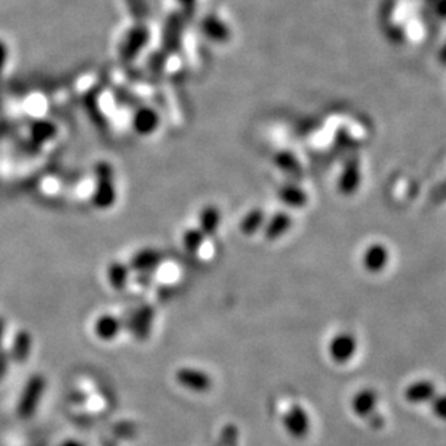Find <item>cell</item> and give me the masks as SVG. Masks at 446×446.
I'll return each instance as SVG.
<instances>
[{"label": "cell", "mask_w": 446, "mask_h": 446, "mask_svg": "<svg viewBox=\"0 0 446 446\" xmlns=\"http://www.w3.org/2000/svg\"><path fill=\"white\" fill-rule=\"evenodd\" d=\"M46 388L45 377L41 374L32 375L25 384L21 399L18 403V415L22 419H29L35 415L38 406L42 400V395Z\"/></svg>", "instance_id": "cell-2"}, {"label": "cell", "mask_w": 446, "mask_h": 446, "mask_svg": "<svg viewBox=\"0 0 446 446\" xmlns=\"http://www.w3.org/2000/svg\"><path fill=\"white\" fill-rule=\"evenodd\" d=\"M274 161H275V165L278 169H282V170L289 171V173H294L295 169L299 167V164H297L295 158L289 153H278L275 155Z\"/></svg>", "instance_id": "cell-20"}, {"label": "cell", "mask_w": 446, "mask_h": 446, "mask_svg": "<svg viewBox=\"0 0 446 446\" xmlns=\"http://www.w3.org/2000/svg\"><path fill=\"white\" fill-rule=\"evenodd\" d=\"M355 350H357L355 339L348 334L335 336L329 346L330 357H332V359L338 362V364H345L346 361H350L354 357Z\"/></svg>", "instance_id": "cell-7"}, {"label": "cell", "mask_w": 446, "mask_h": 446, "mask_svg": "<svg viewBox=\"0 0 446 446\" xmlns=\"http://www.w3.org/2000/svg\"><path fill=\"white\" fill-rule=\"evenodd\" d=\"M291 226V218L287 213H275L274 216L264 225V237L268 241L282 238Z\"/></svg>", "instance_id": "cell-13"}, {"label": "cell", "mask_w": 446, "mask_h": 446, "mask_svg": "<svg viewBox=\"0 0 446 446\" xmlns=\"http://www.w3.org/2000/svg\"><path fill=\"white\" fill-rule=\"evenodd\" d=\"M206 237L203 235L202 230L199 228H189L183 232V237H181V242H183V248L189 254H197L205 243Z\"/></svg>", "instance_id": "cell-18"}, {"label": "cell", "mask_w": 446, "mask_h": 446, "mask_svg": "<svg viewBox=\"0 0 446 446\" xmlns=\"http://www.w3.org/2000/svg\"><path fill=\"white\" fill-rule=\"evenodd\" d=\"M432 411L439 419L446 420V394L435 395L432 399Z\"/></svg>", "instance_id": "cell-22"}, {"label": "cell", "mask_w": 446, "mask_h": 446, "mask_svg": "<svg viewBox=\"0 0 446 446\" xmlns=\"http://www.w3.org/2000/svg\"><path fill=\"white\" fill-rule=\"evenodd\" d=\"M3 334H5V322H3V319H0V342H2Z\"/></svg>", "instance_id": "cell-27"}, {"label": "cell", "mask_w": 446, "mask_h": 446, "mask_svg": "<svg viewBox=\"0 0 446 446\" xmlns=\"http://www.w3.org/2000/svg\"><path fill=\"white\" fill-rule=\"evenodd\" d=\"M175 379L181 387L193 393H206L213 386L212 377L206 371L194 367L178 368L175 371Z\"/></svg>", "instance_id": "cell-4"}, {"label": "cell", "mask_w": 446, "mask_h": 446, "mask_svg": "<svg viewBox=\"0 0 446 446\" xmlns=\"http://www.w3.org/2000/svg\"><path fill=\"white\" fill-rule=\"evenodd\" d=\"M435 395H436L435 384L431 381H426V379L410 384L404 391V399L413 404L432 402Z\"/></svg>", "instance_id": "cell-10"}, {"label": "cell", "mask_w": 446, "mask_h": 446, "mask_svg": "<svg viewBox=\"0 0 446 446\" xmlns=\"http://www.w3.org/2000/svg\"><path fill=\"white\" fill-rule=\"evenodd\" d=\"M132 126H134L138 135L150 137L160 126L158 113L153 109H148V108L139 109L134 114V119H132Z\"/></svg>", "instance_id": "cell-9"}, {"label": "cell", "mask_w": 446, "mask_h": 446, "mask_svg": "<svg viewBox=\"0 0 446 446\" xmlns=\"http://www.w3.org/2000/svg\"><path fill=\"white\" fill-rule=\"evenodd\" d=\"M93 171L96 185L92 196V203L101 210L110 209L118 199L113 165L109 161H98L94 164Z\"/></svg>", "instance_id": "cell-1"}, {"label": "cell", "mask_w": 446, "mask_h": 446, "mask_svg": "<svg viewBox=\"0 0 446 446\" xmlns=\"http://www.w3.org/2000/svg\"><path fill=\"white\" fill-rule=\"evenodd\" d=\"M386 251H383L381 248H372L367 255V262L371 268H378L386 264Z\"/></svg>", "instance_id": "cell-21"}, {"label": "cell", "mask_w": 446, "mask_h": 446, "mask_svg": "<svg viewBox=\"0 0 446 446\" xmlns=\"http://www.w3.org/2000/svg\"><path fill=\"white\" fill-rule=\"evenodd\" d=\"M155 310L153 306L144 305L130 313L126 323V329L134 335L137 341H146L151 335Z\"/></svg>", "instance_id": "cell-3"}, {"label": "cell", "mask_w": 446, "mask_h": 446, "mask_svg": "<svg viewBox=\"0 0 446 446\" xmlns=\"http://www.w3.org/2000/svg\"><path fill=\"white\" fill-rule=\"evenodd\" d=\"M278 197L283 203H286L287 206H291V207H302L307 202L306 193L300 187L293 186V185L280 187Z\"/></svg>", "instance_id": "cell-17"}, {"label": "cell", "mask_w": 446, "mask_h": 446, "mask_svg": "<svg viewBox=\"0 0 446 446\" xmlns=\"http://www.w3.org/2000/svg\"><path fill=\"white\" fill-rule=\"evenodd\" d=\"M130 273L132 271H130L129 266H126V264H123V262L114 261V262L109 264V267L106 270V277H108V282H109L110 287L114 290H123L129 283Z\"/></svg>", "instance_id": "cell-15"}, {"label": "cell", "mask_w": 446, "mask_h": 446, "mask_svg": "<svg viewBox=\"0 0 446 446\" xmlns=\"http://www.w3.org/2000/svg\"><path fill=\"white\" fill-rule=\"evenodd\" d=\"M9 362H10V357L6 351H0V381L5 378L8 368H9Z\"/></svg>", "instance_id": "cell-23"}, {"label": "cell", "mask_w": 446, "mask_h": 446, "mask_svg": "<svg viewBox=\"0 0 446 446\" xmlns=\"http://www.w3.org/2000/svg\"><path fill=\"white\" fill-rule=\"evenodd\" d=\"M283 424L287 434L294 439H305L310 432V418L305 407L293 404L284 415Z\"/></svg>", "instance_id": "cell-5"}, {"label": "cell", "mask_w": 446, "mask_h": 446, "mask_svg": "<svg viewBox=\"0 0 446 446\" xmlns=\"http://www.w3.org/2000/svg\"><path fill=\"white\" fill-rule=\"evenodd\" d=\"M161 262L162 255L158 250H154V248H144V250H139L130 258L128 266L130 271H135L138 274H153V271H155L160 267Z\"/></svg>", "instance_id": "cell-6"}, {"label": "cell", "mask_w": 446, "mask_h": 446, "mask_svg": "<svg viewBox=\"0 0 446 446\" xmlns=\"http://www.w3.org/2000/svg\"><path fill=\"white\" fill-rule=\"evenodd\" d=\"M377 402L378 397L374 390H361L352 400V410L358 418H370L372 413H375Z\"/></svg>", "instance_id": "cell-12"}, {"label": "cell", "mask_w": 446, "mask_h": 446, "mask_svg": "<svg viewBox=\"0 0 446 446\" xmlns=\"http://www.w3.org/2000/svg\"><path fill=\"white\" fill-rule=\"evenodd\" d=\"M266 213H264L262 209L255 207L248 212L245 216L241 219L239 223V230L241 234L245 237H254L258 230L264 229V225H266Z\"/></svg>", "instance_id": "cell-14"}, {"label": "cell", "mask_w": 446, "mask_h": 446, "mask_svg": "<svg viewBox=\"0 0 446 446\" xmlns=\"http://www.w3.org/2000/svg\"><path fill=\"white\" fill-rule=\"evenodd\" d=\"M60 446H85V445H83L81 442H78V440H74V439H70V440H65V442H62Z\"/></svg>", "instance_id": "cell-26"}, {"label": "cell", "mask_w": 446, "mask_h": 446, "mask_svg": "<svg viewBox=\"0 0 446 446\" xmlns=\"http://www.w3.org/2000/svg\"><path fill=\"white\" fill-rule=\"evenodd\" d=\"M222 222V213L218 206L207 205L200 210L199 228L205 237H214Z\"/></svg>", "instance_id": "cell-11"}, {"label": "cell", "mask_w": 446, "mask_h": 446, "mask_svg": "<svg viewBox=\"0 0 446 446\" xmlns=\"http://www.w3.org/2000/svg\"><path fill=\"white\" fill-rule=\"evenodd\" d=\"M57 126L53 122H48V121H38L32 126V138H34L37 142H46V141H51L53 138H55L57 135Z\"/></svg>", "instance_id": "cell-19"}, {"label": "cell", "mask_w": 446, "mask_h": 446, "mask_svg": "<svg viewBox=\"0 0 446 446\" xmlns=\"http://www.w3.org/2000/svg\"><path fill=\"white\" fill-rule=\"evenodd\" d=\"M5 55H6L5 46H3V44H0V71H2V69H3V64H5Z\"/></svg>", "instance_id": "cell-25"}, {"label": "cell", "mask_w": 446, "mask_h": 446, "mask_svg": "<svg viewBox=\"0 0 446 446\" xmlns=\"http://www.w3.org/2000/svg\"><path fill=\"white\" fill-rule=\"evenodd\" d=\"M31 350H32V338L26 330H21V332L16 334L12 342L9 357L15 362H18V364H24L31 354Z\"/></svg>", "instance_id": "cell-16"}, {"label": "cell", "mask_w": 446, "mask_h": 446, "mask_svg": "<svg viewBox=\"0 0 446 446\" xmlns=\"http://www.w3.org/2000/svg\"><path fill=\"white\" fill-rule=\"evenodd\" d=\"M123 329V322L113 315H102L94 322V335L105 342H110L118 338Z\"/></svg>", "instance_id": "cell-8"}, {"label": "cell", "mask_w": 446, "mask_h": 446, "mask_svg": "<svg viewBox=\"0 0 446 446\" xmlns=\"http://www.w3.org/2000/svg\"><path fill=\"white\" fill-rule=\"evenodd\" d=\"M370 419H371V424H372L374 427H381V426L384 424L383 418H381V416H378V415H375V413H372V415L370 416Z\"/></svg>", "instance_id": "cell-24"}]
</instances>
